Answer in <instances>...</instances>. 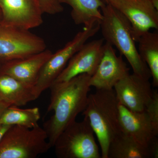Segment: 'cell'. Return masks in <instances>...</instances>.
<instances>
[{
    "mask_svg": "<svg viewBox=\"0 0 158 158\" xmlns=\"http://www.w3.org/2000/svg\"><path fill=\"white\" fill-rule=\"evenodd\" d=\"M90 76L82 74L50 87V100L48 112H54L44 123L49 143L53 147L60 134L85 110L90 90Z\"/></svg>",
    "mask_w": 158,
    "mask_h": 158,
    "instance_id": "obj_1",
    "label": "cell"
},
{
    "mask_svg": "<svg viewBox=\"0 0 158 158\" xmlns=\"http://www.w3.org/2000/svg\"><path fill=\"white\" fill-rule=\"evenodd\" d=\"M103 18L100 23L103 39L115 47L129 63L133 73L150 80V72L141 59L132 35L131 26L123 15L110 4L102 6Z\"/></svg>",
    "mask_w": 158,
    "mask_h": 158,
    "instance_id": "obj_2",
    "label": "cell"
},
{
    "mask_svg": "<svg viewBox=\"0 0 158 158\" xmlns=\"http://www.w3.org/2000/svg\"><path fill=\"white\" fill-rule=\"evenodd\" d=\"M82 115L88 118L98 140L101 158H108L109 145L121 131L118 102L113 89L96 90L88 95Z\"/></svg>",
    "mask_w": 158,
    "mask_h": 158,
    "instance_id": "obj_3",
    "label": "cell"
},
{
    "mask_svg": "<svg viewBox=\"0 0 158 158\" xmlns=\"http://www.w3.org/2000/svg\"><path fill=\"white\" fill-rule=\"evenodd\" d=\"M47 135L38 126H11L0 141V158H36L51 148Z\"/></svg>",
    "mask_w": 158,
    "mask_h": 158,
    "instance_id": "obj_4",
    "label": "cell"
},
{
    "mask_svg": "<svg viewBox=\"0 0 158 158\" xmlns=\"http://www.w3.org/2000/svg\"><path fill=\"white\" fill-rule=\"evenodd\" d=\"M94 133L87 117L76 120L67 127L54 144L58 158H100L99 148Z\"/></svg>",
    "mask_w": 158,
    "mask_h": 158,
    "instance_id": "obj_5",
    "label": "cell"
},
{
    "mask_svg": "<svg viewBox=\"0 0 158 158\" xmlns=\"http://www.w3.org/2000/svg\"><path fill=\"white\" fill-rule=\"evenodd\" d=\"M100 30L99 23L90 27H85L69 41L64 47L56 53L43 66L34 86L37 95L40 96L43 92L49 89L60 74L65 68L69 61L86 43Z\"/></svg>",
    "mask_w": 158,
    "mask_h": 158,
    "instance_id": "obj_6",
    "label": "cell"
},
{
    "mask_svg": "<svg viewBox=\"0 0 158 158\" xmlns=\"http://www.w3.org/2000/svg\"><path fill=\"white\" fill-rule=\"evenodd\" d=\"M46 49L44 39L29 30L7 25L0 21V60L23 59Z\"/></svg>",
    "mask_w": 158,
    "mask_h": 158,
    "instance_id": "obj_7",
    "label": "cell"
},
{
    "mask_svg": "<svg viewBox=\"0 0 158 158\" xmlns=\"http://www.w3.org/2000/svg\"><path fill=\"white\" fill-rule=\"evenodd\" d=\"M126 18L131 26L133 39L137 42L151 29H158V10L150 0H104Z\"/></svg>",
    "mask_w": 158,
    "mask_h": 158,
    "instance_id": "obj_8",
    "label": "cell"
},
{
    "mask_svg": "<svg viewBox=\"0 0 158 158\" xmlns=\"http://www.w3.org/2000/svg\"><path fill=\"white\" fill-rule=\"evenodd\" d=\"M113 90L118 103L135 112L145 111L154 91L149 80L134 73L123 78Z\"/></svg>",
    "mask_w": 158,
    "mask_h": 158,
    "instance_id": "obj_9",
    "label": "cell"
},
{
    "mask_svg": "<svg viewBox=\"0 0 158 158\" xmlns=\"http://www.w3.org/2000/svg\"><path fill=\"white\" fill-rule=\"evenodd\" d=\"M0 21L7 25L30 30L43 23L37 0H0Z\"/></svg>",
    "mask_w": 158,
    "mask_h": 158,
    "instance_id": "obj_10",
    "label": "cell"
},
{
    "mask_svg": "<svg viewBox=\"0 0 158 158\" xmlns=\"http://www.w3.org/2000/svg\"><path fill=\"white\" fill-rule=\"evenodd\" d=\"M130 69L120 55L118 56L113 46L106 42L103 53L95 73L90 77V85L96 90H112Z\"/></svg>",
    "mask_w": 158,
    "mask_h": 158,
    "instance_id": "obj_11",
    "label": "cell"
},
{
    "mask_svg": "<svg viewBox=\"0 0 158 158\" xmlns=\"http://www.w3.org/2000/svg\"><path fill=\"white\" fill-rule=\"evenodd\" d=\"M104 44L103 39L85 43L71 58L52 84L67 81L82 74L93 75L103 53Z\"/></svg>",
    "mask_w": 158,
    "mask_h": 158,
    "instance_id": "obj_12",
    "label": "cell"
},
{
    "mask_svg": "<svg viewBox=\"0 0 158 158\" xmlns=\"http://www.w3.org/2000/svg\"><path fill=\"white\" fill-rule=\"evenodd\" d=\"M118 111L122 131L149 148L151 144L158 138V131L154 127L146 112H133L119 103Z\"/></svg>",
    "mask_w": 158,
    "mask_h": 158,
    "instance_id": "obj_13",
    "label": "cell"
},
{
    "mask_svg": "<svg viewBox=\"0 0 158 158\" xmlns=\"http://www.w3.org/2000/svg\"><path fill=\"white\" fill-rule=\"evenodd\" d=\"M53 53L46 49L23 59H16L1 65L0 73L8 75L26 85L35 86L43 65Z\"/></svg>",
    "mask_w": 158,
    "mask_h": 158,
    "instance_id": "obj_14",
    "label": "cell"
},
{
    "mask_svg": "<svg viewBox=\"0 0 158 158\" xmlns=\"http://www.w3.org/2000/svg\"><path fill=\"white\" fill-rule=\"evenodd\" d=\"M39 97L34 86H30L8 75L0 73V100L9 106H23Z\"/></svg>",
    "mask_w": 158,
    "mask_h": 158,
    "instance_id": "obj_15",
    "label": "cell"
},
{
    "mask_svg": "<svg viewBox=\"0 0 158 158\" xmlns=\"http://www.w3.org/2000/svg\"><path fill=\"white\" fill-rule=\"evenodd\" d=\"M60 2L71 7V15L76 24H83L85 27H90L100 23L102 19L100 9L104 3V0H60Z\"/></svg>",
    "mask_w": 158,
    "mask_h": 158,
    "instance_id": "obj_16",
    "label": "cell"
},
{
    "mask_svg": "<svg viewBox=\"0 0 158 158\" xmlns=\"http://www.w3.org/2000/svg\"><path fill=\"white\" fill-rule=\"evenodd\" d=\"M108 158H152L149 148L120 131L109 145Z\"/></svg>",
    "mask_w": 158,
    "mask_h": 158,
    "instance_id": "obj_17",
    "label": "cell"
},
{
    "mask_svg": "<svg viewBox=\"0 0 158 158\" xmlns=\"http://www.w3.org/2000/svg\"><path fill=\"white\" fill-rule=\"evenodd\" d=\"M138 52L149 69L152 85L158 86V33L149 31L138 39Z\"/></svg>",
    "mask_w": 158,
    "mask_h": 158,
    "instance_id": "obj_18",
    "label": "cell"
},
{
    "mask_svg": "<svg viewBox=\"0 0 158 158\" xmlns=\"http://www.w3.org/2000/svg\"><path fill=\"white\" fill-rule=\"evenodd\" d=\"M40 111L36 107L21 109L11 106L9 107L0 119V125H18L32 128L39 126L40 118Z\"/></svg>",
    "mask_w": 158,
    "mask_h": 158,
    "instance_id": "obj_19",
    "label": "cell"
},
{
    "mask_svg": "<svg viewBox=\"0 0 158 158\" xmlns=\"http://www.w3.org/2000/svg\"><path fill=\"white\" fill-rule=\"evenodd\" d=\"M154 127L158 131V93L154 90L152 98L145 110Z\"/></svg>",
    "mask_w": 158,
    "mask_h": 158,
    "instance_id": "obj_20",
    "label": "cell"
},
{
    "mask_svg": "<svg viewBox=\"0 0 158 158\" xmlns=\"http://www.w3.org/2000/svg\"><path fill=\"white\" fill-rule=\"evenodd\" d=\"M43 13L56 15L62 12L64 8L60 0H37Z\"/></svg>",
    "mask_w": 158,
    "mask_h": 158,
    "instance_id": "obj_21",
    "label": "cell"
},
{
    "mask_svg": "<svg viewBox=\"0 0 158 158\" xmlns=\"http://www.w3.org/2000/svg\"><path fill=\"white\" fill-rule=\"evenodd\" d=\"M10 106L8 104L0 100V119L2 118L3 113L5 112L6 109Z\"/></svg>",
    "mask_w": 158,
    "mask_h": 158,
    "instance_id": "obj_22",
    "label": "cell"
},
{
    "mask_svg": "<svg viewBox=\"0 0 158 158\" xmlns=\"http://www.w3.org/2000/svg\"><path fill=\"white\" fill-rule=\"evenodd\" d=\"M11 126L0 125V141Z\"/></svg>",
    "mask_w": 158,
    "mask_h": 158,
    "instance_id": "obj_23",
    "label": "cell"
},
{
    "mask_svg": "<svg viewBox=\"0 0 158 158\" xmlns=\"http://www.w3.org/2000/svg\"><path fill=\"white\" fill-rule=\"evenodd\" d=\"M150 1L154 7L158 10V0H150Z\"/></svg>",
    "mask_w": 158,
    "mask_h": 158,
    "instance_id": "obj_24",
    "label": "cell"
},
{
    "mask_svg": "<svg viewBox=\"0 0 158 158\" xmlns=\"http://www.w3.org/2000/svg\"><path fill=\"white\" fill-rule=\"evenodd\" d=\"M1 18H2V14H1V11L0 10V19H1Z\"/></svg>",
    "mask_w": 158,
    "mask_h": 158,
    "instance_id": "obj_25",
    "label": "cell"
},
{
    "mask_svg": "<svg viewBox=\"0 0 158 158\" xmlns=\"http://www.w3.org/2000/svg\"><path fill=\"white\" fill-rule=\"evenodd\" d=\"M1 65H2V64H1V63H0V69H1Z\"/></svg>",
    "mask_w": 158,
    "mask_h": 158,
    "instance_id": "obj_26",
    "label": "cell"
}]
</instances>
